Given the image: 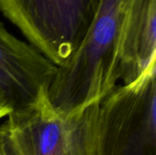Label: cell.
I'll use <instances>...</instances> for the list:
<instances>
[{"mask_svg":"<svg viewBox=\"0 0 156 155\" xmlns=\"http://www.w3.org/2000/svg\"><path fill=\"white\" fill-rule=\"evenodd\" d=\"M100 104L66 116L53 108L47 92L10 112L0 136L9 155H95Z\"/></svg>","mask_w":156,"mask_h":155,"instance_id":"6da1fadb","label":"cell"},{"mask_svg":"<svg viewBox=\"0 0 156 155\" xmlns=\"http://www.w3.org/2000/svg\"><path fill=\"white\" fill-rule=\"evenodd\" d=\"M129 3L130 0H100L81 45L58 69V80L70 95L83 100H98L117 87L119 38Z\"/></svg>","mask_w":156,"mask_h":155,"instance_id":"7a4b0ae2","label":"cell"},{"mask_svg":"<svg viewBox=\"0 0 156 155\" xmlns=\"http://www.w3.org/2000/svg\"><path fill=\"white\" fill-rule=\"evenodd\" d=\"M100 0H0V11L34 48L62 66L80 48Z\"/></svg>","mask_w":156,"mask_h":155,"instance_id":"3957f363","label":"cell"},{"mask_svg":"<svg viewBox=\"0 0 156 155\" xmlns=\"http://www.w3.org/2000/svg\"><path fill=\"white\" fill-rule=\"evenodd\" d=\"M155 70L101 102L95 155H156Z\"/></svg>","mask_w":156,"mask_h":155,"instance_id":"277c9868","label":"cell"},{"mask_svg":"<svg viewBox=\"0 0 156 155\" xmlns=\"http://www.w3.org/2000/svg\"><path fill=\"white\" fill-rule=\"evenodd\" d=\"M57 69L36 48L16 38L0 22V95L11 112L47 93Z\"/></svg>","mask_w":156,"mask_h":155,"instance_id":"5b68a950","label":"cell"},{"mask_svg":"<svg viewBox=\"0 0 156 155\" xmlns=\"http://www.w3.org/2000/svg\"><path fill=\"white\" fill-rule=\"evenodd\" d=\"M119 58L124 86L156 69V0H130L120 32Z\"/></svg>","mask_w":156,"mask_h":155,"instance_id":"8992f818","label":"cell"},{"mask_svg":"<svg viewBox=\"0 0 156 155\" xmlns=\"http://www.w3.org/2000/svg\"><path fill=\"white\" fill-rule=\"evenodd\" d=\"M10 112H11V111L6 106V104L5 103L4 100L2 99V97L0 95V120H2L3 118L6 117Z\"/></svg>","mask_w":156,"mask_h":155,"instance_id":"52a82bcc","label":"cell"},{"mask_svg":"<svg viewBox=\"0 0 156 155\" xmlns=\"http://www.w3.org/2000/svg\"><path fill=\"white\" fill-rule=\"evenodd\" d=\"M0 155H9L6 148H5V145L0 136Z\"/></svg>","mask_w":156,"mask_h":155,"instance_id":"ba28073f","label":"cell"}]
</instances>
